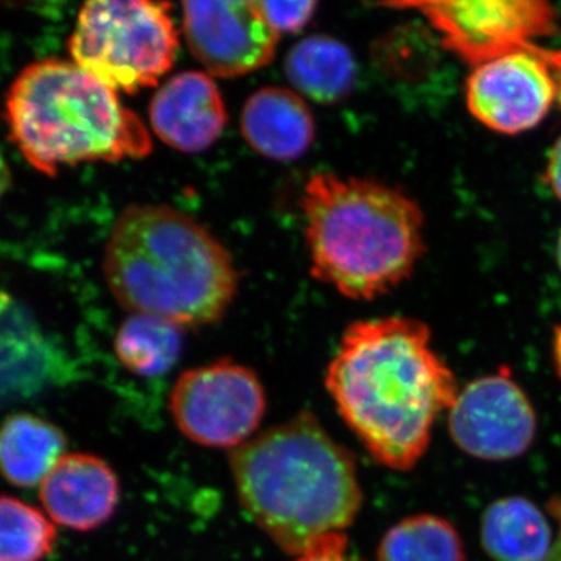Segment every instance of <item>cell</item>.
<instances>
[{
  "label": "cell",
  "mask_w": 561,
  "mask_h": 561,
  "mask_svg": "<svg viewBox=\"0 0 561 561\" xmlns=\"http://www.w3.org/2000/svg\"><path fill=\"white\" fill-rule=\"evenodd\" d=\"M230 467L243 511L290 556L345 530L359 515L356 461L311 412L232 449Z\"/></svg>",
  "instance_id": "cell-2"
},
{
  "label": "cell",
  "mask_w": 561,
  "mask_h": 561,
  "mask_svg": "<svg viewBox=\"0 0 561 561\" xmlns=\"http://www.w3.org/2000/svg\"><path fill=\"white\" fill-rule=\"evenodd\" d=\"M557 261H559V265L561 268V232H560L559 242H557Z\"/></svg>",
  "instance_id": "cell-27"
},
{
  "label": "cell",
  "mask_w": 561,
  "mask_h": 561,
  "mask_svg": "<svg viewBox=\"0 0 561 561\" xmlns=\"http://www.w3.org/2000/svg\"><path fill=\"white\" fill-rule=\"evenodd\" d=\"M301 209L313 278L351 300L389 294L426 250L419 203L381 181L313 173Z\"/></svg>",
  "instance_id": "cell-4"
},
{
  "label": "cell",
  "mask_w": 561,
  "mask_h": 561,
  "mask_svg": "<svg viewBox=\"0 0 561 561\" xmlns=\"http://www.w3.org/2000/svg\"><path fill=\"white\" fill-rule=\"evenodd\" d=\"M391 7L419 10L442 46L472 68L535 49L538 39L559 32V14L542 0H437Z\"/></svg>",
  "instance_id": "cell-7"
},
{
  "label": "cell",
  "mask_w": 561,
  "mask_h": 561,
  "mask_svg": "<svg viewBox=\"0 0 561 561\" xmlns=\"http://www.w3.org/2000/svg\"><path fill=\"white\" fill-rule=\"evenodd\" d=\"M5 121L22 157L49 176L84 162L139 160L153 147L116 91L58 58L22 70L7 95Z\"/></svg>",
  "instance_id": "cell-5"
},
{
  "label": "cell",
  "mask_w": 561,
  "mask_h": 561,
  "mask_svg": "<svg viewBox=\"0 0 561 561\" xmlns=\"http://www.w3.org/2000/svg\"><path fill=\"white\" fill-rule=\"evenodd\" d=\"M151 130L172 149L201 153L227 128L228 110L209 73L187 70L154 92L149 106Z\"/></svg>",
  "instance_id": "cell-12"
},
{
  "label": "cell",
  "mask_w": 561,
  "mask_h": 561,
  "mask_svg": "<svg viewBox=\"0 0 561 561\" xmlns=\"http://www.w3.org/2000/svg\"><path fill=\"white\" fill-rule=\"evenodd\" d=\"M546 181L557 198L561 202V136L553 144L546 165Z\"/></svg>",
  "instance_id": "cell-23"
},
{
  "label": "cell",
  "mask_w": 561,
  "mask_h": 561,
  "mask_svg": "<svg viewBox=\"0 0 561 561\" xmlns=\"http://www.w3.org/2000/svg\"><path fill=\"white\" fill-rule=\"evenodd\" d=\"M286 76L301 98L331 105L348 98L353 90L356 60L341 41L309 36L287 55Z\"/></svg>",
  "instance_id": "cell-17"
},
{
  "label": "cell",
  "mask_w": 561,
  "mask_h": 561,
  "mask_svg": "<svg viewBox=\"0 0 561 561\" xmlns=\"http://www.w3.org/2000/svg\"><path fill=\"white\" fill-rule=\"evenodd\" d=\"M179 49L171 3L147 0L84 3L69 39L77 66L127 94L157 87L175 65Z\"/></svg>",
  "instance_id": "cell-6"
},
{
  "label": "cell",
  "mask_w": 561,
  "mask_h": 561,
  "mask_svg": "<svg viewBox=\"0 0 561 561\" xmlns=\"http://www.w3.org/2000/svg\"><path fill=\"white\" fill-rule=\"evenodd\" d=\"M272 27L279 33L300 32L316 14V2H261Z\"/></svg>",
  "instance_id": "cell-21"
},
{
  "label": "cell",
  "mask_w": 561,
  "mask_h": 561,
  "mask_svg": "<svg viewBox=\"0 0 561 561\" xmlns=\"http://www.w3.org/2000/svg\"><path fill=\"white\" fill-rule=\"evenodd\" d=\"M183 348V330L171 321L131 313L114 339V353L125 370L153 378L171 370Z\"/></svg>",
  "instance_id": "cell-18"
},
{
  "label": "cell",
  "mask_w": 561,
  "mask_h": 561,
  "mask_svg": "<svg viewBox=\"0 0 561 561\" xmlns=\"http://www.w3.org/2000/svg\"><path fill=\"white\" fill-rule=\"evenodd\" d=\"M546 508H548V515L557 524L556 548H553V553L549 561H561V496L551 497Z\"/></svg>",
  "instance_id": "cell-24"
},
{
  "label": "cell",
  "mask_w": 561,
  "mask_h": 561,
  "mask_svg": "<svg viewBox=\"0 0 561 561\" xmlns=\"http://www.w3.org/2000/svg\"><path fill=\"white\" fill-rule=\"evenodd\" d=\"M327 389L373 459L411 471L432 430L459 394L456 375L432 348L430 327L409 317L360 320L343 332Z\"/></svg>",
  "instance_id": "cell-1"
},
{
  "label": "cell",
  "mask_w": 561,
  "mask_h": 561,
  "mask_svg": "<svg viewBox=\"0 0 561 561\" xmlns=\"http://www.w3.org/2000/svg\"><path fill=\"white\" fill-rule=\"evenodd\" d=\"M552 360L553 368H556L557 376H559L561 381V327H557L556 330H553Z\"/></svg>",
  "instance_id": "cell-25"
},
{
  "label": "cell",
  "mask_w": 561,
  "mask_h": 561,
  "mask_svg": "<svg viewBox=\"0 0 561 561\" xmlns=\"http://www.w3.org/2000/svg\"><path fill=\"white\" fill-rule=\"evenodd\" d=\"M378 561H467V552L451 522L419 513L386 531L378 546Z\"/></svg>",
  "instance_id": "cell-19"
},
{
  "label": "cell",
  "mask_w": 561,
  "mask_h": 561,
  "mask_svg": "<svg viewBox=\"0 0 561 561\" xmlns=\"http://www.w3.org/2000/svg\"><path fill=\"white\" fill-rule=\"evenodd\" d=\"M457 448L474 459L508 461L524 456L538 432L537 412L507 367L468 382L448 412Z\"/></svg>",
  "instance_id": "cell-10"
},
{
  "label": "cell",
  "mask_w": 561,
  "mask_h": 561,
  "mask_svg": "<svg viewBox=\"0 0 561 561\" xmlns=\"http://www.w3.org/2000/svg\"><path fill=\"white\" fill-rule=\"evenodd\" d=\"M55 541L57 529L38 508L0 496V561H43Z\"/></svg>",
  "instance_id": "cell-20"
},
{
  "label": "cell",
  "mask_w": 561,
  "mask_h": 561,
  "mask_svg": "<svg viewBox=\"0 0 561 561\" xmlns=\"http://www.w3.org/2000/svg\"><path fill=\"white\" fill-rule=\"evenodd\" d=\"M39 497L51 522L79 531L108 523L121 500L113 468L92 454H66L39 485Z\"/></svg>",
  "instance_id": "cell-13"
},
{
  "label": "cell",
  "mask_w": 561,
  "mask_h": 561,
  "mask_svg": "<svg viewBox=\"0 0 561 561\" xmlns=\"http://www.w3.org/2000/svg\"><path fill=\"white\" fill-rule=\"evenodd\" d=\"M241 130L247 144L261 157L289 162L311 149L316 119L298 92L265 87L253 92L243 105Z\"/></svg>",
  "instance_id": "cell-14"
},
{
  "label": "cell",
  "mask_w": 561,
  "mask_h": 561,
  "mask_svg": "<svg viewBox=\"0 0 561 561\" xmlns=\"http://www.w3.org/2000/svg\"><path fill=\"white\" fill-rule=\"evenodd\" d=\"M103 275L122 308L160 317L181 330L224 319L239 287L238 268L224 243L165 205H131L117 217Z\"/></svg>",
  "instance_id": "cell-3"
},
{
  "label": "cell",
  "mask_w": 561,
  "mask_h": 561,
  "mask_svg": "<svg viewBox=\"0 0 561 561\" xmlns=\"http://www.w3.org/2000/svg\"><path fill=\"white\" fill-rule=\"evenodd\" d=\"M556 541L548 515L529 497H500L482 513V548L493 561H549Z\"/></svg>",
  "instance_id": "cell-15"
},
{
  "label": "cell",
  "mask_w": 561,
  "mask_h": 561,
  "mask_svg": "<svg viewBox=\"0 0 561 561\" xmlns=\"http://www.w3.org/2000/svg\"><path fill=\"white\" fill-rule=\"evenodd\" d=\"M65 449V434L38 416L18 413L0 426V472L22 489L41 485Z\"/></svg>",
  "instance_id": "cell-16"
},
{
  "label": "cell",
  "mask_w": 561,
  "mask_h": 561,
  "mask_svg": "<svg viewBox=\"0 0 561 561\" xmlns=\"http://www.w3.org/2000/svg\"><path fill=\"white\" fill-rule=\"evenodd\" d=\"M561 103V51L538 46L483 62L467 81V105L490 130L519 135Z\"/></svg>",
  "instance_id": "cell-9"
},
{
  "label": "cell",
  "mask_w": 561,
  "mask_h": 561,
  "mask_svg": "<svg viewBox=\"0 0 561 561\" xmlns=\"http://www.w3.org/2000/svg\"><path fill=\"white\" fill-rule=\"evenodd\" d=\"M265 408L256 373L227 359L183 373L169 398L181 434L205 448L236 449L249 442Z\"/></svg>",
  "instance_id": "cell-8"
},
{
  "label": "cell",
  "mask_w": 561,
  "mask_h": 561,
  "mask_svg": "<svg viewBox=\"0 0 561 561\" xmlns=\"http://www.w3.org/2000/svg\"><path fill=\"white\" fill-rule=\"evenodd\" d=\"M183 33L206 73L220 79L267 66L280 38L254 0L184 2Z\"/></svg>",
  "instance_id": "cell-11"
},
{
  "label": "cell",
  "mask_w": 561,
  "mask_h": 561,
  "mask_svg": "<svg viewBox=\"0 0 561 561\" xmlns=\"http://www.w3.org/2000/svg\"><path fill=\"white\" fill-rule=\"evenodd\" d=\"M10 187V169L7 164L5 157H3L2 150H0V201H2L5 192Z\"/></svg>",
  "instance_id": "cell-26"
},
{
  "label": "cell",
  "mask_w": 561,
  "mask_h": 561,
  "mask_svg": "<svg viewBox=\"0 0 561 561\" xmlns=\"http://www.w3.org/2000/svg\"><path fill=\"white\" fill-rule=\"evenodd\" d=\"M297 561H354L350 553L348 537L343 531L327 535L313 542Z\"/></svg>",
  "instance_id": "cell-22"
}]
</instances>
